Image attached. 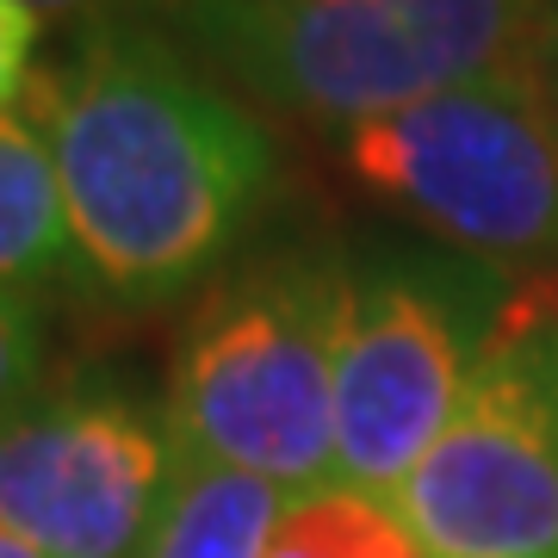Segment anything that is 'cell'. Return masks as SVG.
<instances>
[{
    "mask_svg": "<svg viewBox=\"0 0 558 558\" xmlns=\"http://www.w3.org/2000/svg\"><path fill=\"white\" fill-rule=\"evenodd\" d=\"M186 38L286 119H385L527 57L546 0H174Z\"/></svg>",
    "mask_w": 558,
    "mask_h": 558,
    "instance_id": "cell-3",
    "label": "cell"
},
{
    "mask_svg": "<svg viewBox=\"0 0 558 558\" xmlns=\"http://www.w3.org/2000/svg\"><path fill=\"white\" fill-rule=\"evenodd\" d=\"M38 32H44V13L32 0H0V119L25 100L32 87V57H38Z\"/></svg>",
    "mask_w": 558,
    "mask_h": 558,
    "instance_id": "cell-12",
    "label": "cell"
},
{
    "mask_svg": "<svg viewBox=\"0 0 558 558\" xmlns=\"http://www.w3.org/2000/svg\"><path fill=\"white\" fill-rule=\"evenodd\" d=\"M286 509L292 497L255 472L180 459L174 497L161 509L149 558H267V539Z\"/></svg>",
    "mask_w": 558,
    "mask_h": 558,
    "instance_id": "cell-9",
    "label": "cell"
},
{
    "mask_svg": "<svg viewBox=\"0 0 558 558\" xmlns=\"http://www.w3.org/2000/svg\"><path fill=\"white\" fill-rule=\"evenodd\" d=\"M32 7H38V13H94V20H100L112 7H131V0H32Z\"/></svg>",
    "mask_w": 558,
    "mask_h": 558,
    "instance_id": "cell-14",
    "label": "cell"
},
{
    "mask_svg": "<svg viewBox=\"0 0 558 558\" xmlns=\"http://www.w3.org/2000/svg\"><path fill=\"white\" fill-rule=\"evenodd\" d=\"M267 558H422V546L391 502L336 484V490L292 497L267 539Z\"/></svg>",
    "mask_w": 558,
    "mask_h": 558,
    "instance_id": "cell-10",
    "label": "cell"
},
{
    "mask_svg": "<svg viewBox=\"0 0 558 558\" xmlns=\"http://www.w3.org/2000/svg\"><path fill=\"white\" fill-rule=\"evenodd\" d=\"M0 558H44V553L32 546V539H20L13 527H0Z\"/></svg>",
    "mask_w": 558,
    "mask_h": 558,
    "instance_id": "cell-15",
    "label": "cell"
},
{
    "mask_svg": "<svg viewBox=\"0 0 558 558\" xmlns=\"http://www.w3.org/2000/svg\"><path fill=\"white\" fill-rule=\"evenodd\" d=\"M180 459L168 416L124 385H38L0 410V527L44 558H149Z\"/></svg>",
    "mask_w": 558,
    "mask_h": 558,
    "instance_id": "cell-7",
    "label": "cell"
},
{
    "mask_svg": "<svg viewBox=\"0 0 558 558\" xmlns=\"http://www.w3.org/2000/svg\"><path fill=\"white\" fill-rule=\"evenodd\" d=\"M50 366V336H44V299L7 292L0 286V410L32 398Z\"/></svg>",
    "mask_w": 558,
    "mask_h": 558,
    "instance_id": "cell-11",
    "label": "cell"
},
{
    "mask_svg": "<svg viewBox=\"0 0 558 558\" xmlns=\"http://www.w3.org/2000/svg\"><path fill=\"white\" fill-rule=\"evenodd\" d=\"M509 286L472 260H348L336 336V484L398 502L422 453L453 422L472 360Z\"/></svg>",
    "mask_w": 558,
    "mask_h": 558,
    "instance_id": "cell-6",
    "label": "cell"
},
{
    "mask_svg": "<svg viewBox=\"0 0 558 558\" xmlns=\"http://www.w3.org/2000/svg\"><path fill=\"white\" fill-rule=\"evenodd\" d=\"M62 180L81 279L124 311L205 292L274 205L279 149L199 62L100 13L25 87Z\"/></svg>",
    "mask_w": 558,
    "mask_h": 558,
    "instance_id": "cell-1",
    "label": "cell"
},
{
    "mask_svg": "<svg viewBox=\"0 0 558 558\" xmlns=\"http://www.w3.org/2000/svg\"><path fill=\"white\" fill-rule=\"evenodd\" d=\"M391 509L422 558H558V274L509 286L453 422Z\"/></svg>",
    "mask_w": 558,
    "mask_h": 558,
    "instance_id": "cell-5",
    "label": "cell"
},
{
    "mask_svg": "<svg viewBox=\"0 0 558 558\" xmlns=\"http://www.w3.org/2000/svg\"><path fill=\"white\" fill-rule=\"evenodd\" d=\"M336 168L502 286L558 274V131L527 62L336 131Z\"/></svg>",
    "mask_w": 558,
    "mask_h": 558,
    "instance_id": "cell-4",
    "label": "cell"
},
{
    "mask_svg": "<svg viewBox=\"0 0 558 558\" xmlns=\"http://www.w3.org/2000/svg\"><path fill=\"white\" fill-rule=\"evenodd\" d=\"M527 75H534L539 100H546V112H553V131H558V0H546V13H539V32L534 44H527Z\"/></svg>",
    "mask_w": 558,
    "mask_h": 558,
    "instance_id": "cell-13",
    "label": "cell"
},
{
    "mask_svg": "<svg viewBox=\"0 0 558 558\" xmlns=\"http://www.w3.org/2000/svg\"><path fill=\"white\" fill-rule=\"evenodd\" d=\"M348 248L292 242L223 267L168 360V428L186 459L236 465L286 497L336 490V336Z\"/></svg>",
    "mask_w": 558,
    "mask_h": 558,
    "instance_id": "cell-2",
    "label": "cell"
},
{
    "mask_svg": "<svg viewBox=\"0 0 558 558\" xmlns=\"http://www.w3.org/2000/svg\"><path fill=\"white\" fill-rule=\"evenodd\" d=\"M0 286L32 299L57 286H87L50 143L25 112L0 119Z\"/></svg>",
    "mask_w": 558,
    "mask_h": 558,
    "instance_id": "cell-8",
    "label": "cell"
}]
</instances>
